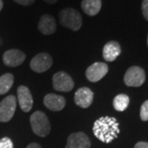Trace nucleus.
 Listing matches in <instances>:
<instances>
[{"instance_id":"f3484780","label":"nucleus","mask_w":148,"mask_h":148,"mask_svg":"<svg viewBox=\"0 0 148 148\" xmlns=\"http://www.w3.org/2000/svg\"><path fill=\"white\" fill-rule=\"evenodd\" d=\"M14 82V77L11 73L3 74L0 77V95H3L10 90Z\"/></svg>"},{"instance_id":"5701e85b","label":"nucleus","mask_w":148,"mask_h":148,"mask_svg":"<svg viewBox=\"0 0 148 148\" xmlns=\"http://www.w3.org/2000/svg\"><path fill=\"white\" fill-rule=\"evenodd\" d=\"M134 148H148V143H145V142H139L138 143Z\"/></svg>"},{"instance_id":"20e7f679","label":"nucleus","mask_w":148,"mask_h":148,"mask_svg":"<svg viewBox=\"0 0 148 148\" xmlns=\"http://www.w3.org/2000/svg\"><path fill=\"white\" fill-rule=\"evenodd\" d=\"M16 108V99L14 95H10L0 102V122L10 121L14 115Z\"/></svg>"},{"instance_id":"0eeeda50","label":"nucleus","mask_w":148,"mask_h":148,"mask_svg":"<svg viewBox=\"0 0 148 148\" xmlns=\"http://www.w3.org/2000/svg\"><path fill=\"white\" fill-rule=\"evenodd\" d=\"M53 86L58 91L68 92L73 89L74 82L68 73L58 72L53 76Z\"/></svg>"},{"instance_id":"a211bd4d","label":"nucleus","mask_w":148,"mask_h":148,"mask_svg":"<svg viewBox=\"0 0 148 148\" xmlns=\"http://www.w3.org/2000/svg\"><path fill=\"white\" fill-rule=\"evenodd\" d=\"M129 105V97L125 94H119L114 98L113 106L117 111H124Z\"/></svg>"},{"instance_id":"4468645a","label":"nucleus","mask_w":148,"mask_h":148,"mask_svg":"<svg viewBox=\"0 0 148 148\" xmlns=\"http://www.w3.org/2000/svg\"><path fill=\"white\" fill-rule=\"evenodd\" d=\"M38 28L39 31L44 35H52L56 32L57 25L55 20L53 16L49 14H45L43 15L38 23Z\"/></svg>"},{"instance_id":"f8f14e48","label":"nucleus","mask_w":148,"mask_h":148,"mask_svg":"<svg viewBox=\"0 0 148 148\" xmlns=\"http://www.w3.org/2000/svg\"><path fill=\"white\" fill-rule=\"evenodd\" d=\"M26 59V54L18 49H10L6 51L3 56V64L8 67H17Z\"/></svg>"},{"instance_id":"6ab92c4d","label":"nucleus","mask_w":148,"mask_h":148,"mask_svg":"<svg viewBox=\"0 0 148 148\" xmlns=\"http://www.w3.org/2000/svg\"><path fill=\"white\" fill-rule=\"evenodd\" d=\"M140 117L143 121H148V101H146L141 106Z\"/></svg>"},{"instance_id":"412c9836","label":"nucleus","mask_w":148,"mask_h":148,"mask_svg":"<svg viewBox=\"0 0 148 148\" xmlns=\"http://www.w3.org/2000/svg\"><path fill=\"white\" fill-rule=\"evenodd\" d=\"M142 11H143V16L145 19L148 21V0H143L142 3Z\"/></svg>"},{"instance_id":"6e6552de","label":"nucleus","mask_w":148,"mask_h":148,"mask_svg":"<svg viewBox=\"0 0 148 148\" xmlns=\"http://www.w3.org/2000/svg\"><path fill=\"white\" fill-rule=\"evenodd\" d=\"M108 71L109 67L107 64L97 62L87 68L86 71V77L91 82H97L106 76Z\"/></svg>"},{"instance_id":"2eb2a0df","label":"nucleus","mask_w":148,"mask_h":148,"mask_svg":"<svg viewBox=\"0 0 148 148\" xmlns=\"http://www.w3.org/2000/svg\"><path fill=\"white\" fill-rule=\"evenodd\" d=\"M121 53L120 45L117 41H110L103 48V58L107 62H113Z\"/></svg>"},{"instance_id":"aec40b11","label":"nucleus","mask_w":148,"mask_h":148,"mask_svg":"<svg viewBox=\"0 0 148 148\" xmlns=\"http://www.w3.org/2000/svg\"><path fill=\"white\" fill-rule=\"evenodd\" d=\"M0 148H13V143L9 138L0 139Z\"/></svg>"},{"instance_id":"7ed1b4c3","label":"nucleus","mask_w":148,"mask_h":148,"mask_svg":"<svg viewBox=\"0 0 148 148\" xmlns=\"http://www.w3.org/2000/svg\"><path fill=\"white\" fill-rule=\"evenodd\" d=\"M32 131L39 137H46L50 132V123L46 114L41 111H36L30 118Z\"/></svg>"},{"instance_id":"393cba45","label":"nucleus","mask_w":148,"mask_h":148,"mask_svg":"<svg viewBox=\"0 0 148 148\" xmlns=\"http://www.w3.org/2000/svg\"><path fill=\"white\" fill-rule=\"evenodd\" d=\"M44 1L47 3H49V4H53V3H56L58 0H44Z\"/></svg>"},{"instance_id":"f03ea898","label":"nucleus","mask_w":148,"mask_h":148,"mask_svg":"<svg viewBox=\"0 0 148 148\" xmlns=\"http://www.w3.org/2000/svg\"><path fill=\"white\" fill-rule=\"evenodd\" d=\"M58 16H59L60 24L63 27L69 28L73 32L78 31L82 27V16L79 12H77L74 8H64L59 12Z\"/></svg>"},{"instance_id":"423d86ee","label":"nucleus","mask_w":148,"mask_h":148,"mask_svg":"<svg viewBox=\"0 0 148 148\" xmlns=\"http://www.w3.org/2000/svg\"><path fill=\"white\" fill-rule=\"evenodd\" d=\"M53 64V58L47 53H40L32 58L30 67L38 73H42L50 69Z\"/></svg>"},{"instance_id":"9d476101","label":"nucleus","mask_w":148,"mask_h":148,"mask_svg":"<svg viewBox=\"0 0 148 148\" xmlns=\"http://www.w3.org/2000/svg\"><path fill=\"white\" fill-rule=\"evenodd\" d=\"M94 94L88 87H82L76 91L74 95V101L76 105L81 108H88L92 104Z\"/></svg>"},{"instance_id":"1a4fd4ad","label":"nucleus","mask_w":148,"mask_h":148,"mask_svg":"<svg viewBox=\"0 0 148 148\" xmlns=\"http://www.w3.org/2000/svg\"><path fill=\"white\" fill-rule=\"evenodd\" d=\"M90 140L84 132H75L68 138L65 148H90Z\"/></svg>"},{"instance_id":"4be33fe9","label":"nucleus","mask_w":148,"mask_h":148,"mask_svg":"<svg viewBox=\"0 0 148 148\" xmlns=\"http://www.w3.org/2000/svg\"><path fill=\"white\" fill-rule=\"evenodd\" d=\"M18 4H21L22 6L32 5L35 3V0H14Z\"/></svg>"},{"instance_id":"dca6fc26","label":"nucleus","mask_w":148,"mask_h":148,"mask_svg":"<svg viewBox=\"0 0 148 148\" xmlns=\"http://www.w3.org/2000/svg\"><path fill=\"white\" fill-rule=\"evenodd\" d=\"M101 0H82L81 7L86 14L93 16L97 15L101 9Z\"/></svg>"},{"instance_id":"39448f33","label":"nucleus","mask_w":148,"mask_h":148,"mask_svg":"<svg viewBox=\"0 0 148 148\" xmlns=\"http://www.w3.org/2000/svg\"><path fill=\"white\" fill-rule=\"evenodd\" d=\"M146 74L143 69L138 66H132L127 69L124 75V83L127 86L138 87L145 82Z\"/></svg>"},{"instance_id":"ddd939ff","label":"nucleus","mask_w":148,"mask_h":148,"mask_svg":"<svg viewBox=\"0 0 148 148\" xmlns=\"http://www.w3.org/2000/svg\"><path fill=\"white\" fill-rule=\"evenodd\" d=\"M44 105L50 110L60 111L65 107L66 100L64 96L50 93L45 96Z\"/></svg>"},{"instance_id":"bb28decb","label":"nucleus","mask_w":148,"mask_h":148,"mask_svg":"<svg viewBox=\"0 0 148 148\" xmlns=\"http://www.w3.org/2000/svg\"><path fill=\"white\" fill-rule=\"evenodd\" d=\"M147 45H148V36H147Z\"/></svg>"},{"instance_id":"9b49d317","label":"nucleus","mask_w":148,"mask_h":148,"mask_svg":"<svg viewBox=\"0 0 148 148\" xmlns=\"http://www.w3.org/2000/svg\"><path fill=\"white\" fill-rule=\"evenodd\" d=\"M17 101L21 110L24 112L31 111L33 106V98L28 87L20 86L17 88Z\"/></svg>"},{"instance_id":"b1692460","label":"nucleus","mask_w":148,"mask_h":148,"mask_svg":"<svg viewBox=\"0 0 148 148\" xmlns=\"http://www.w3.org/2000/svg\"><path fill=\"white\" fill-rule=\"evenodd\" d=\"M27 148H41V147L38 143H31L27 146Z\"/></svg>"},{"instance_id":"f257e3e1","label":"nucleus","mask_w":148,"mask_h":148,"mask_svg":"<svg viewBox=\"0 0 148 148\" xmlns=\"http://www.w3.org/2000/svg\"><path fill=\"white\" fill-rule=\"evenodd\" d=\"M93 133L101 142L110 143L118 138L119 124L115 118L101 117L94 123Z\"/></svg>"},{"instance_id":"a878e982","label":"nucleus","mask_w":148,"mask_h":148,"mask_svg":"<svg viewBox=\"0 0 148 148\" xmlns=\"http://www.w3.org/2000/svg\"><path fill=\"white\" fill-rule=\"evenodd\" d=\"M3 0H0V11L3 9Z\"/></svg>"}]
</instances>
